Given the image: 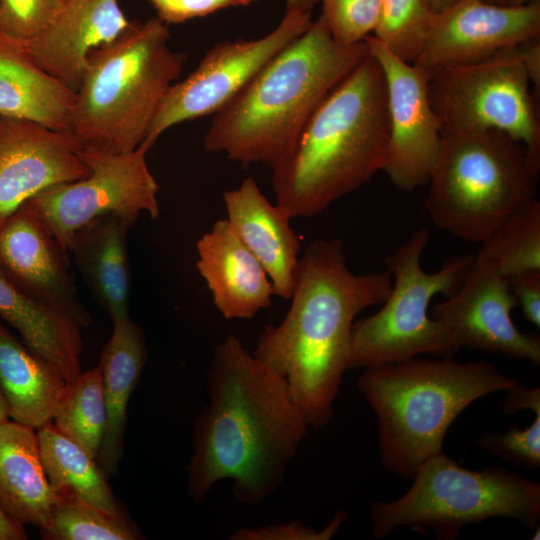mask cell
<instances>
[{"mask_svg":"<svg viewBox=\"0 0 540 540\" xmlns=\"http://www.w3.org/2000/svg\"><path fill=\"white\" fill-rule=\"evenodd\" d=\"M209 402L198 414L188 492L199 502L219 480L256 505L280 485L309 425L283 376L249 353L236 335L214 350L207 372Z\"/></svg>","mask_w":540,"mask_h":540,"instance_id":"1","label":"cell"},{"mask_svg":"<svg viewBox=\"0 0 540 540\" xmlns=\"http://www.w3.org/2000/svg\"><path fill=\"white\" fill-rule=\"evenodd\" d=\"M391 287L387 270L351 272L340 239H317L299 259L289 311L263 330L254 356L285 378L309 427L320 429L333 417L355 318L381 305Z\"/></svg>","mask_w":540,"mask_h":540,"instance_id":"2","label":"cell"},{"mask_svg":"<svg viewBox=\"0 0 540 540\" xmlns=\"http://www.w3.org/2000/svg\"><path fill=\"white\" fill-rule=\"evenodd\" d=\"M389 146L386 86L369 53L326 96L287 156L272 169L279 205L312 217L383 171Z\"/></svg>","mask_w":540,"mask_h":540,"instance_id":"3","label":"cell"},{"mask_svg":"<svg viewBox=\"0 0 540 540\" xmlns=\"http://www.w3.org/2000/svg\"><path fill=\"white\" fill-rule=\"evenodd\" d=\"M367 53L365 41L336 42L320 15L214 114L205 150L244 167L259 163L273 169L320 103Z\"/></svg>","mask_w":540,"mask_h":540,"instance_id":"4","label":"cell"},{"mask_svg":"<svg viewBox=\"0 0 540 540\" xmlns=\"http://www.w3.org/2000/svg\"><path fill=\"white\" fill-rule=\"evenodd\" d=\"M517 383L485 361L418 356L367 368L357 386L377 416L383 468L412 479L424 462L444 452L445 435L462 411Z\"/></svg>","mask_w":540,"mask_h":540,"instance_id":"5","label":"cell"},{"mask_svg":"<svg viewBox=\"0 0 540 540\" xmlns=\"http://www.w3.org/2000/svg\"><path fill=\"white\" fill-rule=\"evenodd\" d=\"M169 38L168 25L155 17L91 52L71 125L84 148L118 154L141 145L186 59Z\"/></svg>","mask_w":540,"mask_h":540,"instance_id":"6","label":"cell"},{"mask_svg":"<svg viewBox=\"0 0 540 540\" xmlns=\"http://www.w3.org/2000/svg\"><path fill=\"white\" fill-rule=\"evenodd\" d=\"M539 173L525 146L505 133L442 131L424 206L438 229L481 243L536 198Z\"/></svg>","mask_w":540,"mask_h":540,"instance_id":"7","label":"cell"},{"mask_svg":"<svg viewBox=\"0 0 540 540\" xmlns=\"http://www.w3.org/2000/svg\"><path fill=\"white\" fill-rule=\"evenodd\" d=\"M410 488L390 502L370 507L372 535L381 539L400 527L439 539H455L467 524L494 517L517 520L529 528L540 521V485L509 470L461 467L445 453L424 462Z\"/></svg>","mask_w":540,"mask_h":540,"instance_id":"8","label":"cell"},{"mask_svg":"<svg viewBox=\"0 0 540 540\" xmlns=\"http://www.w3.org/2000/svg\"><path fill=\"white\" fill-rule=\"evenodd\" d=\"M430 231L419 228L385 257L392 287L376 313L354 321L348 369L372 368L423 354L457 352L448 331L429 312L432 299L451 295L468 274L474 256L456 254L435 272L421 266Z\"/></svg>","mask_w":540,"mask_h":540,"instance_id":"9","label":"cell"},{"mask_svg":"<svg viewBox=\"0 0 540 540\" xmlns=\"http://www.w3.org/2000/svg\"><path fill=\"white\" fill-rule=\"evenodd\" d=\"M517 47L428 72L429 97L442 131H500L540 165V123Z\"/></svg>","mask_w":540,"mask_h":540,"instance_id":"10","label":"cell"},{"mask_svg":"<svg viewBox=\"0 0 540 540\" xmlns=\"http://www.w3.org/2000/svg\"><path fill=\"white\" fill-rule=\"evenodd\" d=\"M148 148L109 153L83 148L90 169L77 181L50 187L27 202L68 253L75 232L90 221L115 214L134 225L142 213L159 216V186L147 162Z\"/></svg>","mask_w":540,"mask_h":540,"instance_id":"11","label":"cell"},{"mask_svg":"<svg viewBox=\"0 0 540 540\" xmlns=\"http://www.w3.org/2000/svg\"><path fill=\"white\" fill-rule=\"evenodd\" d=\"M311 23V13L285 10L265 36L215 44L188 77L170 86L141 144L150 149L170 127L219 112Z\"/></svg>","mask_w":540,"mask_h":540,"instance_id":"12","label":"cell"},{"mask_svg":"<svg viewBox=\"0 0 540 540\" xmlns=\"http://www.w3.org/2000/svg\"><path fill=\"white\" fill-rule=\"evenodd\" d=\"M369 53L385 80L389 126L388 157L383 171L400 191L426 185L441 145L442 129L432 108L428 73L368 36Z\"/></svg>","mask_w":540,"mask_h":540,"instance_id":"13","label":"cell"},{"mask_svg":"<svg viewBox=\"0 0 540 540\" xmlns=\"http://www.w3.org/2000/svg\"><path fill=\"white\" fill-rule=\"evenodd\" d=\"M540 34V3L511 6L488 0H459L434 13L414 65L427 73L485 60Z\"/></svg>","mask_w":540,"mask_h":540,"instance_id":"14","label":"cell"},{"mask_svg":"<svg viewBox=\"0 0 540 540\" xmlns=\"http://www.w3.org/2000/svg\"><path fill=\"white\" fill-rule=\"evenodd\" d=\"M509 280L475 259L460 286L430 310L457 350L469 348L540 365V337L518 330Z\"/></svg>","mask_w":540,"mask_h":540,"instance_id":"15","label":"cell"},{"mask_svg":"<svg viewBox=\"0 0 540 540\" xmlns=\"http://www.w3.org/2000/svg\"><path fill=\"white\" fill-rule=\"evenodd\" d=\"M83 148L71 131L0 115V214L50 187L88 176Z\"/></svg>","mask_w":540,"mask_h":540,"instance_id":"16","label":"cell"},{"mask_svg":"<svg viewBox=\"0 0 540 540\" xmlns=\"http://www.w3.org/2000/svg\"><path fill=\"white\" fill-rule=\"evenodd\" d=\"M0 272L81 327L91 323V314L79 298L69 270V254L28 202L0 214Z\"/></svg>","mask_w":540,"mask_h":540,"instance_id":"17","label":"cell"},{"mask_svg":"<svg viewBox=\"0 0 540 540\" xmlns=\"http://www.w3.org/2000/svg\"><path fill=\"white\" fill-rule=\"evenodd\" d=\"M132 24L118 0H63L55 18L26 44L42 69L76 92L91 52Z\"/></svg>","mask_w":540,"mask_h":540,"instance_id":"18","label":"cell"},{"mask_svg":"<svg viewBox=\"0 0 540 540\" xmlns=\"http://www.w3.org/2000/svg\"><path fill=\"white\" fill-rule=\"evenodd\" d=\"M197 269L226 319H249L271 305L273 284L227 219L217 220L197 243Z\"/></svg>","mask_w":540,"mask_h":540,"instance_id":"19","label":"cell"},{"mask_svg":"<svg viewBox=\"0 0 540 540\" xmlns=\"http://www.w3.org/2000/svg\"><path fill=\"white\" fill-rule=\"evenodd\" d=\"M223 200L227 220L266 270L275 295L290 299L300 251L291 218L279 205L267 200L251 177L236 189L225 191Z\"/></svg>","mask_w":540,"mask_h":540,"instance_id":"20","label":"cell"},{"mask_svg":"<svg viewBox=\"0 0 540 540\" xmlns=\"http://www.w3.org/2000/svg\"><path fill=\"white\" fill-rule=\"evenodd\" d=\"M75 96L35 62L26 40L0 31V115L71 131Z\"/></svg>","mask_w":540,"mask_h":540,"instance_id":"21","label":"cell"},{"mask_svg":"<svg viewBox=\"0 0 540 540\" xmlns=\"http://www.w3.org/2000/svg\"><path fill=\"white\" fill-rule=\"evenodd\" d=\"M147 356L140 326L130 317L113 321L99 368L102 374L106 425L96 462L107 478L117 474L124 451L127 406L141 376Z\"/></svg>","mask_w":540,"mask_h":540,"instance_id":"22","label":"cell"},{"mask_svg":"<svg viewBox=\"0 0 540 540\" xmlns=\"http://www.w3.org/2000/svg\"><path fill=\"white\" fill-rule=\"evenodd\" d=\"M133 225L115 214L79 228L69 245L75 265L112 322L129 317L127 234Z\"/></svg>","mask_w":540,"mask_h":540,"instance_id":"23","label":"cell"},{"mask_svg":"<svg viewBox=\"0 0 540 540\" xmlns=\"http://www.w3.org/2000/svg\"><path fill=\"white\" fill-rule=\"evenodd\" d=\"M57 499L42 464L37 430L16 421L0 423V503L5 512L41 530Z\"/></svg>","mask_w":540,"mask_h":540,"instance_id":"24","label":"cell"},{"mask_svg":"<svg viewBox=\"0 0 540 540\" xmlns=\"http://www.w3.org/2000/svg\"><path fill=\"white\" fill-rule=\"evenodd\" d=\"M0 317L19 332L32 352L55 367L67 384L82 373L81 326L62 311L18 288L1 272Z\"/></svg>","mask_w":540,"mask_h":540,"instance_id":"25","label":"cell"},{"mask_svg":"<svg viewBox=\"0 0 540 540\" xmlns=\"http://www.w3.org/2000/svg\"><path fill=\"white\" fill-rule=\"evenodd\" d=\"M66 381L0 321V390L13 421L39 429L52 422Z\"/></svg>","mask_w":540,"mask_h":540,"instance_id":"26","label":"cell"},{"mask_svg":"<svg viewBox=\"0 0 540 540\" xmlns=\"http://www.w3.org/2000/svg\"><path fill=\"white\" fill-rule=\"evenodd\" d=\"M45 474L57 495L70 494L112 515H125L107 477L78 444L62 434L52 422L37 429Z\"/></svg>","mask_w":540,"mask_h":540,"instance_id":"27","label":"cell"},{"mask_svg":"<svg viewBox=\"0 0 540 540\" xmlns=\"http://www.w3.org/2000/svg\"><path fill=\"white\" fill-rule=\"evenodd\" d=\"M480 244L475 259L505 278L540 271V201L520 206Z\"/></svg>","mask_w":540,"mask_h":540,"instance_id":"28","label":"cell"},{"mask_svg":"<svg viewBox=\"0 0 540 540\" xmlns=\"http://www.w3.org/2000/svg\"><path fill=\"white\" fill-rule=\"evenodd\" d=\"M53 425L96 460L106 425L102 374L94 367L66 384L53 412Z\"/></svg>","mask_w":540,"mask_h":540,"instance_id":"29","label":"cell"},{"mask_svg":"<svg viewBox=\"0 0 540 540\" xmlns=\"http://www.w3.org/2000/svg\"><path fill=\"white\" fill-rule=\"evenodd\" d=\"M45 540H138L143 535L127 515H112L73 495H58L48 525L41 529Z\"/></svg>","mask_w":540,"mask_h":540,"instance_id":"30","label":"cell"},{"mask_svg":"<svg viewBox=\"0 0 540 540\" xmlns=\"http://www.w3.org/2000/svg\"><path fill=\"white\" fill-rule=\"evenodd\" d=\"M433 16L425 0H382L373 37L402 60L413 63L423 49Z\"/></svg>","mask_w":540,"mask_h":540,"instance_id":"31","label":"cell"},{"mask_svg":"<svg viewBox=\"0 0 540 540\" xmlns=\"http://www.w3.org/2000/svg\"><path fill=\"white\" fill-rule=\"evenodd\" d=\"M333 39L343 45L363 42L379 21L382 0H319Z\"/></svg>","mask_w":540,"mask_h":540,"instance_id":"32","label":"cell"},{"mask_svg":"<svg viewBox=\"0 0 540 540\" xmlns=\"http://www.w3.org/2000/svg\"><path fill=\"white\" fill-rule=\"evenodd\" d=\"M478 446L503 460L536 469L540 466V413L523 428L511 427L504 433H487L477 440Z\"/></svg>","mask_w":540,"mask_h":540,"instance_id":"33","label":"cell"},{"mask_svg":"<svg viewBox=\"0 0 540 540\" xmlns=\"http://www.w3.org/2000/svg\"><path fill=\"white\" fill-rule=\"evenodd\" d=\"M63 0H0V31L29 40L58 14Z\"/></svg>","mask_w":540,"mask_h":540,"instance_id":"34","label":"cell"},{"mask_svg":"<svg viewBox=\"0 0 540 540\" xmlns=\"http://www.w3.org/2000/svg\"><path fill=\"white\" fill-rule=\"evenodd\" d=\"M346 519L343 511H338L333 519L321 530L306 526L299 521L268 525L257 528H240L231 539L234 540H328L334 536Z\"/></svg>","mask_w":540,"mask_h":540,"instance_id":"35","label":"cell"},{"mask_svg":"<svg viewBox=\"0 0 540 540\" xmlns=\"http://www.w3.org/2000/svg\"><path fill=\"white\" fill-rule=\"evenodd\" d=\"M157 18L169 24L205 17L231 7L248 6L258 0H147Z\"/></svg>","mask_w":540,"mask_h":540,"instance_id":"36","label":"cell"},{"mask_svg":"<svg viewBox=\"0 0 540 540\" xmlns=\"http://www.w3.org/2000/svg\"><path fill=\"white\" fill-rule=\"evenodd\" d=\"M508 280L525 320L540 327V271L520 273Z\"/></svg>","mask_w":540,"mask_h":540,"instance_id":"37","label":"cell"},{"mask_svg":"<svg viewBox=\"0 0 540 540\" xmlns=\"http://www.w3.org/2000/svg\"><path fill=\"white\" fill-rule=\"evenodd\" d=\"M503 412L511 414L520 410L529 409L534 413H540V389L525 388L519 383L507 390V396L503 403Z\"/></svg>","mask_w":540,"mask_h":540,"instance_id":"38","label":"cell"},{"mask_svg":"<svg viewBox=\"0 0 540 540\" xmlns=\"http://www.w3.org/2000/svg\"><path fill=\"white\" fill-rule=\"evenodd\" d=\"M518 52L524 63L530 83L535 93L539 94L540 87V42L539 37L520 44Z\"/></svg>","mask_w":540,"mask_h":540,"instance_id":"39","label":"cell"},{"mask_svg":"<svg viewBox=\"0 0 540 540\" xmlns=\"http://www.w3.org/2000/svg\"><path fill=\"white\" fill-rule=\"evenodd\" d=\"M27 535L23 525L13 520L0 503V540H24Z\"/></svg>","mask_w":540,"mask_h":540,"instance_id":"40","label":"cell"},{"mask_svg":"<svg viewBox=\"0 0 540 540\" xmlns=\"http://www.w3.org/2000/svg\"><path fill=\"white\" fill-rule=\"evenodd\" d=\"M318 2L319 0H285V5L287 11L311 13Z\"/></svg>","mask_w":540,"mask_h":540,"instance_id":"41","label":"cell"},{"mask_svg":"<svg viewBox=\"0 0 540 540\" xmlns=\"http://www.w3.org/2000/svg\"><path fill=\"white\" fill-rule=\"evenodd\" d=\"M425 1L433 13H438L459 0H425Z\"/></svg>","mask_w":540,"mask_h":540,"instance_id":"42","label":"cell"},{"mask_svg":"<svg viewBox=\"0 0 540 540\" xmlns=\"http://www.w3.org/2000/svg\"><path fill=\"white\" fill-rule=\"evenodd\" d=\"M9 418L6 401L0 390V423L7 421Z\"/></svg>","mask_w":540,"mask_h":540,"instance_id":"43","label":"cell"},{"mask_svg":"<svg viewBox=\"0 0 540 540\" xmlns=\"http://www.w3.org/2000/svg\"><path fill=\"white\" fill-rule=\"evenodd\" d=\"M537 2H539V0H502V4L511 6H521Z\"/></svg>","mask_w":540,"mask_h":540,"instance_id":"44","label":"cell"},{"mask_svg":"<svg viewBox=\"0 0 540 540\" xmlns=\"http://www.w3.org/2000/svg\"><path fill=\"white\" fill-rule=\"evenodd\" d=\"M535 530H537V537H534L533 539H537V540H538V539H539V537H538V536H539V526H537V527L535 528ZM534 536H536V533L534 534Z\"/></svg>","mask_w":540,"mask_h":540,"instance_id":"45","label":"cell"}]
</instances>
